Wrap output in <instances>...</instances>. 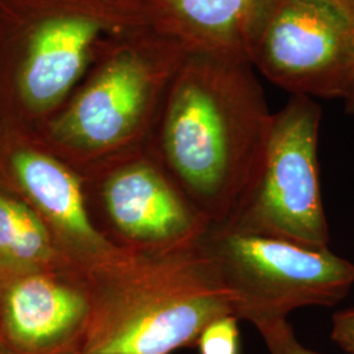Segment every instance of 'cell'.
<instances>
[{
    "instance_id": "obj_16",
    "label": "cell",
    "mask_w": 354,
    "mask_h": 354,
    "mask_svg": "<svg viewBox=\"0 0 354 354\" xmlns=\"http://www.w3.org/2000/svg\"><path fill=\"white\" fill-rule=\"evenodd\" d=\"M342 102H344L345 112L348 114H354V83L352 88L349 91V93L346 95V97Z\"/></svg>"
},
{
    "instance_id": "obj_18",
    "label": "cell",
    "mask_w": 354,
    "mask_h": 354,
    "mask_svg": "<svg viewBox=\"0 0 354 354\" xmlns=\"http://www.w3.org/2000/svg\"><path fill=\"white\" fill-rule=\"evenodd\" d=\"M76 354H80V353H76Z\"/></svg>"
},
{
    "instance_id": "obj_14",
    "label": "cell",
    "mask_w": 354,
    "mask_h": 354,
    "mask_svg": "<svg viewBox=\"0 0 354 354\" xmlns=\"http://www.w3.org/2000/svg\"><path fill=\"white\" fill-rule=\"evenodd\" d=\"M260 332L270 354H320L306 348L295 336L286 317L268 319L253 324Z\"/></svg>"
},
{
    "instance_id": "obj_1",
    "label": "cell",
    "mask_w": 354,
    "mask_h": 354,
    "mask_svg": "<svg viewBox=\"0 0 354 354\" xmlns=\"http://www.w3.org/2000/svg\"><path fill=\"white\" fill-rule=\"evenodd\" d=\"M273 117L248 59L188 50L165 93L150 151L205 221L223 226L259 183Z\"/></svg>"
},
{
    "instance_id": "obj_9",
    "label": "cell",
    "mask_w": 354,
    "mask_h": 354,
    "mask_svg": "<svg viewBox=\"0 0 354 354\" xmlns=\"http://www.w3.org/2000/svg\"><path fill=\"white\" fill-rule=\"evenodd\" d=\"M0 311L6 336L17 351L51 353L82 336L88 319V292L44 272L28 273L6 279Z\"/></svg>"
},
{
    "instance_id": "obj_2",
    "label": "cell",
    "mask_w": 354,
    "mask_h": 354,
    "mask_svg": "<svg viewBox=\"0 0 354 354\" xmlns=\"http://www.w3.org/2000/svg\"><path fill=\"white\" fill-rule=\"evenodd\" d=\"M89 314L80 354H172L234 315L232 295L200 243L127 250L87 268ZM235 317V315H234Z\"/></svg>"
},
{
    "instance_id": "obj_17",
    "label": "cell",
    "mask_w": 354,
    "mask_h": 354,
    "mask_svg": "<svg viewBox=\"0 0 354 354\" xmlns=\"http://www.w3.org/2000/svg\"><path fill=\"white\" fill-rule=\"evenodd\" d=\"M337 3H340L345 8H348L351 12L354 13V0H335Z\"/></svg>"
},
{
    "instance_id": "obj_10",
    "label": "cell",
    "mask_w": 354,
    "mask_h": 354,
    "mask_svg": "<svg viewBox=\"0 0 354 354\" xmlns=\"http://www.w3.org/2000/svg\"><path fill=\"white\" fill-rule=\"evenodd\" d=\"M12 174L45 223L62 238L88 268L117 248L89 218L79 177L46 153L19 150Z\"/></svg>"
},
{
    "instance_id": "obj_8",
    "label": "cell",
    "mask_w": 354,
    "mask_h": 354,
    "mask_svg": "<svg viewBox=\"0 0 354 354\" xmlns=\"http://www.w3.org/2000/svg\"><path fill=\"white\" fill-rule=\"evenodd\" d=\"M142 26L145 19L130 0H117L93 13L46 20L26 49L19 79L23 102L35 112L50 111L83 74L102 32Z\"/></svg>"
},
{
    "instance_id": "obj_6",
    "label": "cell",
    "mask_w": 354,
    "mask_h": 354,
    "mask_svg": "<svg viewBox=\"0 0 354 354\" xmlns=\"http://www.w3.org/2000/svg\"><path fill=\"white\" fill-rule=\"evenodd\" d=\"M320 122L322 108L306 96H290L274 113L259 183L227 226L308 248H328L319 168Z\"/></svg>"
},
{
    "instance_id": "obj_7",
    "label": "cell",
    "mask_w": 354,
    "mask_h": 354,
    "mask_svg": "<svg viewBox=\"0 0 354 354\" xmlns=\"http://www.w3.org/2000/svg\"><path fill=\"white\" fill-rule=\"evenodd\" d=\"M99 196L113 244L120 248L190 247L210 226L152 152L140 147L113 156Z\"/></svg>"
},
{
    "instance_id": "obj_19",
    "label": "cell",
    "mask_w": 354,
    "mask_h": 354,
    "mask_svg": "<svg viewBox=\"0 0 354 354\" xmlns=\"http://www.w3.org/2000/svg\"><path fill=\"white\" fill-rule=\"evenodd\" d=\"M0 354H3V353H0Z\"/></svg>"
},
{
    "instance_id": "obj_15",
    "label": "cell",
    "mask_w": 354,
    "mask_h": 354,
    "mask_svg": "<svg viewBox=\"0 0 354 354\" xmlns=\"http://www.w3.org/2000/svg\"><path fill=\"white\" fill-rule=\"evenodd\" d=\"M330 339L345 353L354 354V308L333 315Z\"/></svg>"
},
{
    "instance_id": "obj_11",
    "label": "cell",
    "mask_w": 354,
    "mask_h": 354,
    "mask_svg": "<svg viewBox=\"0 0 354 354\" xmlns=\"http://www.w3.org/2000/svg\"><path fill=\"white\" fill-rule=\"evenodd\" d=\"M140 1L149 26L176 38L188 50L245 58L247 30L260 0Z\"/></svg>"
},
{
    "instance_id": "obj_5",
    "label": "cell",
    "mask_w": 354,
    "mask_h": 354,
    "mask_svg": "<svg viewBox=\"0 0 354 354\" xmlns=\"http://www.w3.org/2000/svg\"><path fill=\"white\" fill-rule=\"evenodd\" d=\"M244 53L291 96L344 100L354 83V13L335 0H260Z\"/></svg>"
},
{
    "instance_id": "obj_3",
    "label": "cell",
    "mask_w": 354,
    "mask_h": 354,
    "mask_svg": "<svg viewBox=\"0 0 354 354\" xmlns=\"http://www.w3.org/2000/svg\"><path fill=\"white\" fill-rule=\"evenodd\" d=\"M188 49L151 26L131 28L51 127L58 142L113 158L140 147Z\"/></svg>"
},
{
    "instance_id": "obj_12",
    "label": "cell",
    "mask_w": 354,
    "mask_h": 354,
    "mask_svg": "<svg viewBox=\"0 0 354 354\" xmlns=\"http://www.w3.org/2000/svg\"><path fill=\"white\" fill-rule=\"evenodd\" d=\"M55 256L48 225L26 203L0 194V276L44 272Z\"/></svg>"
},
{
    "instance_id": "obj_4",
    "label": "cell",
    "mask_w": 354,
    "mask_h": 354,
    "mask_svg": "<svg viewBox=\"0 0 354 354\" xmlns=\"http://www.w3.org/2000/svg\"><path fill=\"white\" fill-rule=\"evenodd\" d=\"M200 245L232 295L234 315L252 324L304 307H330L353 286V263L329 248H308L227 225L209 226Z\"/></svg>"
},
{
    "instance_id": "obj_13",
    "label": "cell",
    "mask_w": 354,
    "mask_h": 354,
    "mask_svg": "<svg viewBox=\"0 0 354 354\" xmlns=\"http://www.w3.org/2000/svg\"><path fill=\"white\" fill-rule=\"evenodd\" d=\"M238 320L234 315H225L209 323L197 340L200 354H239Z\"/></svg>"
}]
</instances>
